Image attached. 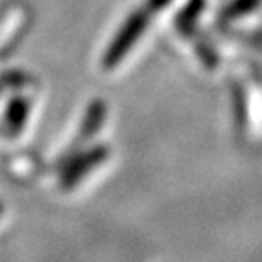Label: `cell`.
Returning a JSON list of instances; mask_svg holds the SVG:
<instances>
[{
	"label": "cell",
	"instance_id": "3",
	"mask_svg": "<svg viewBox=\"0 0 262 262\" xmlns=\"http://www.w3.org/2000/svg\"><path fill=\"white\" fill-rule=\"evenodd\" d=\"M106 117H107V104L104 102L102 98H95L88 104L86 111H84V117H82V122L80 127H78V135L75 137L73 144H71V149H77L80 147L82 144H86L91 137L97 135V131L104 126L106 122Z\"/></svg>",
	"mask_w": 262,
	"mask_h": 262
},
{
	"label": "cell",
	"instance_id": "5",
	"mask_svg": "<svg viewBox=\"0 0 262 262\" xmlns=\"http://www.w3.org/2000/svg\"><path fill=\"white\" fill-rule=\"evenodd\" d=\"M258 6V0H233V4H229L224 9V18L226 20H231V18H237L246 13L253 11Z\"/></svg>",
	"mask_w": 262,
	"mask_h": 262
},
{
	"label": "cell",
	"instance_id": "2",
	"mask_svg": "<svg viewBox=\"0 0 262 262\" xmlns=\"http://www.w3.org/2000/svg\"><path fill=\"white\" fill-rule=\"evenodd\" d=\"M110 157V146L107 144H97L84 151L70 153L64 157L60 171V188L64 191H70L77 184H80L86 179L88 173H91L100 164H104Z\"/></svg>",
	"mask_w": 262,
	"mask_h": 262
},
{
	"label": "cell",
	"instance_id": "1",
	"mask_svg": "<svg viewBox=\"0 0 262 262\" xmlns=\"http://www.w3.org/2000/svg\"><path fill=\"white\" fill-rule=\"evenodd\" d=\"M169 2L171 0H146L137 11H133L127 16L126 22L120 26L119 33L110 42L106 53L102 57V66L106 70H111L124 60V57L129 53V49H133V46L142 37V33L146 31L155 13L166 8Z\"/></svg>",
	"mask_w": 262,
	"mask_h": 262
},
{
	"label": "cell",
	"instance_id": "4",
	"mask_svg": "<svg viewBox=\"0 0 262 262\" xmlns=\"http://www.w3.org/2000/svg\"><path fill=\"white\" fill-rule=\"evenodd\" d=\"M29 113H31V102L26 97H22V95H15L8 102L4 111L6 129L11 135H20V131L28 124Z\"/></svg>",
	"mask_w": 262,
	"mask_h": 262
}]
</instances>
